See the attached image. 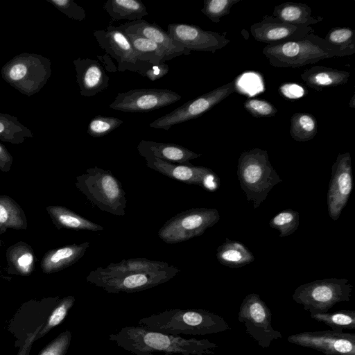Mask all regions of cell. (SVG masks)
Returning a JSON list of instances; mask_svg holds the SVG:
<instances>
[{
    "mask_svg": "<svg viewBox=\"0 0 355 355\" xmlns=\"http://www.w3.org/2000/svg\"><path fill=\"white\" fill-rule=\"evenodd\" d=\"M238 319L245 326L246 333L263 348L282 338L281 332L272 327L270 309L257 293L248 294L243 299Z\"/></svg>",
    "mask_w": 355,
    "mask_h": 355,
    "instance_id": "30bf717a",
    "label": "cell"
},
{
    "mask_svg": "<svg viewBox=\"0 0 355 355\" xmlns=\"http://www.w3.org/2000/svg\"><path fill=\"white\" fill-rule=\"evenodd\" d=\"M292 344L320 352L325 355H355V334L333 330L304 331L287 338Z\"/></svg>",
    "mask_w": 355,
    "mask_h": 355,
    "instance_id": "4fadbf2b",
    "label": "cell"
},
{
    "mask_svg": "<svg viewBox=\"0 0 355 355\" xmlns=\"http://www.w3.org/2000/svg\"><path fill=\"white\" fill-rule=\"evenodd\" d=\"M137 323L145 329L174 336L212 334L230 329L223 317L205 309H167Z\"/></svg>",
    "mask_w": 355,
    "mask_h": 355,
    "instance_id": "3957f363",
    "label": "cell"
},
{
    "mask_svg": "<svg viewBox=\"0 0 355 355\" xmlns=\"http://www.w3.org/2000/svg\"><path fill=\"white\" fill-rule=\"evenodd\" d=\"M89 242L71 244L48 251L41 261L44 273H53L62 270L76 263L86 252Z\"/></svg>",
    "mask_w": 355,
    "mask_h": 355,
    "instance_id": "7402d4cb",
    "label": "cell"
},
{
    "mask_svg": "<svg viewBox=\"0 0 355 355\" xmlns=\"http://www.w3.org/2000/svg\"><path fill=\"white\" fill-rule=\"evenodd\" d=\"M125 35L137 53L138 60L157 65L173 59L164 49L153 41L135 34Z\"/></svg>",
    "mask_w": 355,
    "mask_h": 355,
    "instance_id": "4316f807",
    "label": "cell"
},
{
    "mask_svg": "<svg viewBox=\"0 0 355 355\" xmlns=\"http://www.w3.org/2000/svg\"><path fill=\"white\" fill-rule=\"evenodd\" d=\"M216 258L223 266L230 268H241L254 260L253 254L242 243L226 239L218 247Z\"/></svg>",
    "mask_w": 355,
    "mask_h": 355,
    "instance_id": "484cf974",
    "label": "cell"
},
{
    "mask_svg": "<svg viewBox=\"0 0 355 355\" xmlns=\"http://www.w3.org/2000/svg\"><path fill=\"white\" fill-rule=\"evenodd\" d=\"M69 18L81 21L86 18L85 9L72 0H46Z\"/></svg>",
    "mask_w": 355,
    "mask_h": 355,
    "instance_id": "60d3db41",
    "label": "cell"
},
{
    "mask_svg": "<svg viewBox=\"0 0 355 355\" xmlns=\"http://www.w3.org/2000/svg\"><path fill=\"white\" fill-rule=\"evenodd\" d=\"M311 8L305 3L286 2L275 6L272 17L291 24L311 26L323 20L322 17L311 15Z\"/></svg>",
    "mask_w": 355,
    "mask_h": 355,
    "instance_id": "d4e9b609",
    "label": "cell"
},
{
    "mask_svg": "<svg viewBox=\"0 0 355 355\" xmlns=\"http://www.w3.org/2000/svg\"><path fill=\"white\" fill-rule=\"evenodd\" d=\"M93 35L101 48L118 62V71L138 73L144 64L137 60L130 41L119 26L110 24L105 29L94 31Z\"/></svg>",
    "mask_w": 355,
    "mask_h": 355,
    "instance_id": "5bb4252c",
    "label": "cell"
},
{
    "mask_svg": "<svg viewBox=\"0 0 355 355\" xmlns=\"http://www.w3.org/2000/svg\"><path fill=\"white\" fill-rule=\"evenodd\" d=\"M352 159L349 153H340L332 165L327 193V209L336 220L347 203L352 190Z\"/></svg>",
    "mask_w": 355,
    "mask_h": 355,
    "instance_id": "2e32d148",
    "label": "cell"
},
{
    "mask_svg": "<svg viewBox=\"0 0 355 355\" xmlns=\"http://www.w3.org/2000/svg\"><path fill=\"white\" fill-rule=\"evenodd\" d=\"M300 77L307 87L321 91L346 84L350 73L324 66H314L306 69Z\"/></svg>",
    "mask_w": 355,
    "mask_h": 355,
    "instance_id": "603a6c76",
    "label": "cell"
},
{
    "mask_svg": "<svg viewBox=\"0 0 355 355\" xmlns=\"http://www.w3.org/2000/svg\"><path fill=\"white\" fill-rule=\"evenodd\" d=\"M300 225V213L291 209H286L277 214L269 222L270 227L279 232L280 237L294 233Z\"/></svg>",
    "mask_w": 355,
    "mask_h": 355,
    "instance_id": "e575fe53",
    "label": "cell"
},
{
    "mask_svg": "<svg viewBox=\"0 0 355 355\" xmlns=\"http://www.w3.org/2000/svg\"><path fill=\"white\" fill-rule=\"evenodd\" d=\"M352 289L347 279L329 278L299 286L292 297L310 313L327 312L336 304L349 301Z\"/></svg>",
    "mask_w": 355,
    "mask_h": 355,
    "instance_id": "ba28073f",
    "label": "cell"
},
{
    "mask_svg": "<svg viewBox=\"0 0 355 355\" xmlns=\"http://www.w3.org/2000/svg\"><path fill=\"white\" fill-rule=\"evenodd\" d=\"M98 59L103 63L104 69L110 72H116L117 68L110 59V56L106 53L104 55H97Z\"/></svg>",
    "mask_w": 355,
    "mask_h": 355,
    "instance_id": "bcb514c9",
    "label": "cell"
},
{
    "mask_svg": "<svg viewBox=\"0 0 355 355\" xmlns=\"http://www.w3.org/2000/svg\"><path fill=\"white\" fill-rule=\"evenodd\" d=\"M8 271L20 275H29L35 268V254L30 245L20 241L6 251Z\"/></svg>",
    "mask_w": 355,
    "mask_h": 355,
    "instance_id": "f546056e",
    "label": "cell"
},
{
    "mask_svg": "<svg viewBox=\"0 0 355 355\" xmlns=\"http://www.w3.org/2000/svg\"><path fill=\"white\" fill-rule=\"evenodd\" d=\"M123 123L121 119L114 116L96 115L89 121L87 132L92 137L98 138L108 135Z\"/></svg>",
    "mask_w": 355,
    "mask_h": 355,
    "instance_id": "8d00e7d4",
    "label": "cell"
},
{
    "mask_svg": "<svg viewBox=\"0 0 355 355\" xmlns=\"http://www.w3.org/2000/svg\"><path fill=\"white\" fill-rule=\"evenodd\" d=\"M46 211L58 229L65 228L77 231L94 232L104 230L103 226L92 222L65 207L51 205L46 207Z\"/></svg>",
    "mask_w": 355,
    "mask_h": 355,
    "instance_id": "cb8c5ba5",
    "label": "cell"
},
{
    "mask_svg": "<svg viewBox=\"0 0 355 355\" xmlns=\"http://www.w3.org/2000/svg\"><path fill=\"white\" fill-rule=\"evenodd\" d=\"M71 332L69 329L60 333L39 355H66L71 340Z\"/></svg>",
    "mask_w": 355,
    "mask_h": 355,
    "instance_id": "ab89813d",
    "label": "cell"
},
{
    "mask_svg": "<svg viewBox=\"0 0 355 355\" xmlns=\"http://www.w3.org/2000/svg\"><path fill=\"white\" fill-rule=\"evenodd\" d=\"M245 110L254 117H272L277 112V108L268 101L260 98H249L244 103Z\"/></svg>",
    "mask_w": 355,
    "mask_h": 355,
    "instance_id": "f35d334b",
    "label": "cell"
},
{
    "mask_svg": "<svg viewBox=\"0 0 355 355\" xmlns=\"http://www.w3.org/2000/svg\"><path fill=\"white\" fill-rule=\"evenodd\" d=\"M219 219V213L215 208H192L167 220L157 235L168 244L181 243L202 235Z\"/></svg>",
    "mask_w": 355,
    "mask_h": 355,
    "instance_id": "9c48e42d",
    "label": "cell"
},
{
    "mask_svg": "<svg viewBox=\"0 0 355 355\" xmlns=\"http://www.w3.org/2000/svg\"><path fill=\"white\" fill-rule=\"evenodd\" d=\"M13 157L4 145L0 143V170L8 172L10 170Z\"/></svg>",
    "mask_w": 355,
    "mask_h": 355,
    "instance_id": "ee69618b",
    "label": "cell"
},
{
    "mask_svg": "<svg viewBox=\"0 0 355 355\" xmlns=\"http://www.w3.org/2000/svg\"><path fill=\"white\" fill-rule=\"evenodd\" d=\"M241 0H204L201 12L212 22L218 23L227 15L231 8Z\"/></svg>",
    "mask_w": 355,
    "mask_h": 355,
    "instance_id": "74e56055",
    "label": "cell"
},
{
    "mask_svg": "<svg viewBox=\"0 0 355 355\" xmlns=\"http://www.w3.org/2000/svg\"><path fill=\"white\" fill-rule=\"evenodd\" d=\"M180 269L167 262L147 258H130L106 267H98L86 277L91 284L108 293H135L164 284L179 272Z\"/></svg>",
    "mask_w": 355,
    "mask_h": 355,
    "instance_id": "6da1fadb",
    "label": "cell"
},
{
    "mask_svg": "<svg viewBox=\"0 0 355 355\" xmlns=\"http://www.w3.org/2000/svg\"><path fill=\"white\" fill-rule=\"evenodd\" d=\"M166 32L173 40L190 51L214 53L230 42L225 35L205 31L198 26L184 23L168 24Z\"/></svg>",
    "mask_w": 355,
    "mask_h": 355,
    "instance_id": "e0dca14e",
    "label": "cell"
},
{
    "mask_svg": "<svg viewBox=\"0 0 355 355\" xmlns=\"http://www.w3.org/2000/svg\"><path fill=\"white\" fill-rule=\"evenodd\" d=\"M73 62L80 95L91 97L108 87L110 78L98 60L79 57Z\"/></svg>",
    "mask_w": 355,
    "mask_h": 355,
    "instance_id": "d6986e66",
    "label": "cell"
},
{
    "mask_svg": "<svg viewBox=\"0 0 355 355\" xmlns=\"http://www.w3.org/2000/svg\"><path fill=\"white\" fill-rule=\"evenodd\" d=\"M43 324H40L33 332L26 335V339L23 344L20 346L17 355H30V352L35 341V338L37 333L40 331Z\"/></svg>",
    "mask_w": 355,
    "mask_h": 355,
    "instance_id": "7bdbcfd3",
    "label": "cell"
},
{
    "mask_svg": "<svg viewBox=\"0 0 355 355\" xmlns=\"http://www.w3.org/2000/svg\"><path fill=\"white\" fill-rule=\"evenodd\" d=\"M168 71L169 67L165 62L157 65L145 62L138 73L151 81H155L164 77Z\"/></svg>",
    "mask_w": 355,
    "mask_h": 355,
    "instance_id": "b9f144b4",
    "label": "cell"
},
{
    "mask_svg": "<svg viewBox=\"0 0 355 355\" xmlns=\"http://www.w3.org/2000/svg\"><path fill=\"white\" fill-rule=\"evenodd\" d=\"M324 39L329 44L339 48L346 55L355 53V31L350 28H332Z\"/></svg>",
    "mask_w": 355,
    "mask_h": 355,
    "instance_id": "836d02e7",
    "label": "cell"
},
{
    "mask_svg": "<svg viewBox=\"0 0 355 355\" xmlns=\"http://www.w3.org/2000/svg\"><path fill=\"white\" fill-rule=\"evenodd\" d=\"M318 123L315 116L309 113H295L291 119L290 135L297 141L311 140L317 134Z\"/></svg>",
    "mask_w": 355,
    "mask_h": 355,
    "instance_id": "1f68e13d",
    "label": "cell"
},
{
    "mask_svg": "<svg viewBox=\"0 0 355 355\" xmlns=\"http://www.w3.org/2000/svg\"><path fill=\"white\" fill-rule=\"evenodd\" d=\"M310 316L315 320L323 322L331 330L343 332L344 329H355V311L354 310H340L333 313H310Z\"/></svg>",
    "mask_w": 355,
    "mask_h": 355,
    "instance_id": "d6a6232c",
    "label": "cell"
},
{
    "mask_svg": "<svg viewBox=\"0 0 355 355\" xmlns=\"http://www.w3.org/2000/svg\"><path fill=\"white\" fill-rule=\"evenodd\" d=\"M250 31L257 41L267 45L297 40L314 33L311 26L291 24L272 16H265L261 21L252 24Z\"/></svg>",
    "mask_w": 355,
    "mask_h": 355,
    "instance_id": "ac0fdd59",
    "label": "cell"
},
{
    "mask_svg": "<svg viewBox=\"0 0 355 355\" xmlns=\"http://www.w3.org/2000/svg\"><path fill=\"white\" fill-rule=\"evenodd\" d=\"M235 89L234 81L226 83L190 100L150 123L156 129L169 130L173 125L196 119L229 96Z\"/></svg>",
    "mask_w": 355,
    "mask_h": 355,
    "instance_id": "8fae6325",
    "label": "cell"
},
{
    "mask_svg": "<svg viewBox=\"0 0 355 355\" xmlns=\"http://www.w3.org/2000/svg\"><path fill=\"white\" fill-rule=\"evenodd\" d=\"M182 96L168 89H133L119 93L109 107L124 112H148L166 107Z\"/></svg>",
    "mask_w": 355,
    "mask_h": 355,
    "instance_id": "7c38bea8",
    "label": "cell"
},
{
    "mask_svg": "<svg viewBox=\"0 0 355 355\" xmlns=\"http://www.w3.org/2000/svg\"><path fill=\"white\" fill-rule=\"evenodd\" d=\"M237 175L247 200L252 202L254 209L266 199L274 186L282 182L269 161L268 152L257 148L241 153Z\"/></svg>",
    "mask_w": 355,
    "mask_h": 355,
    "instance_id": "5b68a950",
    "label": "cell"
},
{
    "mask_svg": "<svg viewBox=\"0 0 355 355\" xmlns=\"http://www.w3.org/2000/svg\"><path fill=\"white\" fill-rule=\"evenodd\" d=\"M109 340L133 355H207L217 347L207 339L185 338L140 326L123 327L110 334Z\"/></svg>",
    "mask_w": 355,
    "mask_h": 355,
    "instance_id": "7a4b0ae2",
    "label": "cell"
},
{
    "mask_svg": "<svg viewBox=\"0 0 355 355\" xmlns=\"http://www.w3.org/2000/svg\"><path fill=\"white\" fill-rule=\"evenodd\" d=\"M262 53L270 65L279 68H298L324 59L347 56L314 33L297 40L266 45Z\"/></svg>",
    "mask_w": 355,
    "mask_h": 355,
    "instance_id": "277c9868",
    "label": "cell"
},
{
    "mask_svg": "<svg viewBox=\"0 0 355 355\" xmlns=\"http://www.w3.org/2000/svg\"><path fill=\"white\" fill-rule=\"evenodd\" d=\"M27 226L26 215L19 205L10 197L0 195V236L8 229L26 230Z\"/></svg>",
    "mask_w": 355,
    "mask_h": 355,
    "instance_id": "83f0119b",
    "label": "cell"
},
{
    "mask_svg": "<svg viewBox=\"0 0 355 355\" xmlns=\"http://www.w3.org/2000/svg\"><path fill=\"white\" fill-rule=\"evenodd\" d=\"M1 74L10 86L31 96L39 92L51 77V62L42 55L22 53L8 61Z\"/></svg>",
    "mask_w": 355,
    "mask_h": 355,
    "instance_id": "52a82bcc",
    "label": "cell"
},
{
    "mask_svg": "<svg viewBox=\"0 0 355 355\" xmlns=\"http://www.w3.org/2000/svg\"><path fill=\"white\" fill-rule=\"evenodd\" d=\"M279 90L281 92L291 91V92L286 96L289 98H297L304 94V89L300 85L296 84L282 85L279 88Z\"/></svg>",
    "mask_w": 355,
    "mask_h": 355,
    "instance_id": "f6af8a7d",
    "label": "cell"
},
{
    "mask_svg": "<svg viewBox=\"0 0 355 355\" xmlns=\"http://www.w3.org/2000/svg\"><path fill=\"white\" fill-rule=\"evenodd\" d=\"M144 158L148 168L171 179L200 186L209 191H215L219 186V179L211 168L193 166L191 163H171L153 156H146Z\"/></svg>",
    "mask_w": 355,
    "mask_h": 355,
    "instance_id": "9a60e30c",
    "label": "cell"
},
{
    "mask_svg": "<svg viewBox=\"0 0 355 355\" xmlns=\"http://www.w3.org/2000/svg\"><path fill=\"white\" fill-rule=\"evenodd\" d=\"M75 301V297L72 295L63 297L53 309L46 324L42 326L37 333L35 340L42 338L52 329L60 324L67 315Z\"/></svg>",
    "mask_w": 355,
    "mask_h": 355,
    "instance_id": "d590c367",
    "label": "cell"
},
{
    "mask_svg": "<svg viewBox=\"0 0 355 355\" xmlns=\"http://www.w3.org/2000/svg\"><path fill=\"white\" fill-rule=\"evenodd\" d=\"M137 150L143 157L153 156L168 162L180 164H190L191 159L202 155L179 144L147 140H141L137 146Z\"/></svg>",
    "mask_w": 355,
    "mask_h": 355,
    "instance_id": "44dd1931",
    "label": "cell"
},
{
    "mask_svg": "<svg viewBox=\"0 0 355 355\" xmlns=\"http://www.w3.org/2000/svg\"><path fill=\"white\" fill-rule=\"evenodd\" d=\"M33 134L26 126L12 115L0 112V140L12 144H22Z\"/></svg>",
    "mask_w": 355,
    "mask_h": 355,
    "instance_id": "4dcf8cb0",
    "label": "cell"
},
{
    "mask_svg": "<svg viewBox=\"0 0 355 355\" xmlns=\"http://www.w3.org/2000/svg\"><path fill=\"white\" fill-rule=\"evenodd\" d=\"M103 9L111 17V24L121 19L141 20L148 15L144 3L138 0H108L103 4Z\"/></svg>",
    "mask_w": 355,
    "mask_h": 355,
    "instance_id": "f1b7e54d",
    "label": "cell"
},
{
    "mask_svg": "<svg viewBox=\"0 0 355 355\" xmlns=\"http://www.w3.org/2000/svg\"><path fill=\"white\" fill-rule=\"evenodd\" d=\"M76 188L101 211L124 216L127 200L121 182L109 170L89 168L76 177Z\"/></svg>",
    "mask_w": 355,
    "mask_h": 355,
    "instance_id": "8992f818",
    "label": "cell"
},
{
    "mask_svg": "<svg viewBox=\"0 0 355 355\" xmlns=\"http://www.w3.org/2000/svg\"><path fill=\"white\" fill-rule=\"evenodd\" d=\"M119 28L125 33L135 34L148 38L164 49L173 58L191 54L189 50L173 40L159 26L144 19L128 21Z\"/></svg>",
    "mask_w": 355,
    "mask_h": 355,
    "instance_id": "ffe728a7",
    "label": "cell"
}]
</instances>
